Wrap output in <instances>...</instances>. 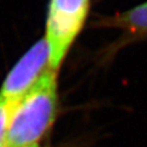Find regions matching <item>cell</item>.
<instances>
[{"label": "cell", "instance_id": "1", "mask_svg": "<svg viewBox=\"0 0 147 147\" xmlns=\"http://www.w3.org/2000/svg\"><path fill=\"white\" fill-rule=\"evenodd\" d=\"M56 109V71L49 69L14 104L5 136V147L38 144L55 121Z\"/></svg>", "mask_w": 147, "mask_h": 147}, {"label": "cell", "instance_id": "4", "mask_svg": "<svg viewBox=\"0 0 147 147\" xmlns=\"http://www.w3.org/2000/svg\"><path fill=\"white\" fill-rule=\"evenodd\" d=\"M108 25L121 28L131 34H147V2L113 16Z\"/></svg>", "mask_w": 147, "mask_h": 147}, {"label": "cell", "instance_id": "3", "mask_svg": "<svg viewBox=\"0 0 147 147\" xmlns=\"http://www.w3.org/2000/svg\"><path fill=\"white\" fill-rule=\"evenodd\" d=\"M49 69H52L50 50L43 38L35 43L9 71L0 90V97L16 104Z\"/></svg>", "mask_w": 147, "mask_h": 147}, {"label": "cell", "instance_id": "7", "mask_svg": "<svg viewBox=\"0 0 147 147\" xmlns=\"http://www.w3.org/2000/svg\"><path fill=\"white\" fill-rule=\"evenodd\" d=\"M0 147H5L4 143H0Z\"/></svg>", "mask_w": 147, "mask_h": 147}, {"label": "cell", "instance_id": "6", "mask_svg": "<svg viewBox=\"0 0 147 147\" xmlns=\"http://www.w3.org/2000/svg\"><path fill=\"white\" fill-rule=\"evenodd\" d=\"M27 147H40L39 143L38 144H34V145H30V146H27Z\"/></svg>", "mask_w": 147, "mask_h": 147}, {"label": "cell", "instance_id": "5", "mask_svg": "<svg viewBox=\"0 0 147 147\" xmlns=\"http://www.w3.org/2000/svg\"><path fill=\"white\" fill-rule=\"evenodd\" d=\"M14 104L9 103L0 97V143H4L9 119Z\"/></svg>", "mask_w": 147, "mask_h": 147}, {"label": "cell", "instance_id": "2", "mask_svg": "<svg viewBox=\"0 0 147 147\" xmlns=\"http://www.w3.org/2000/svg\"><path fill=\"white\" fill-rule=\"evenodd\" d=\"M90 0H50L45 39L50 50V67L57 71L82 30Z\"/></svg>", "mask_w": 147, "mask_h": 147}]
</instances>
